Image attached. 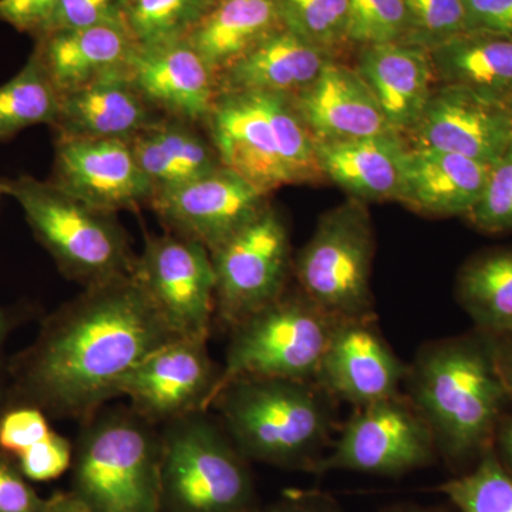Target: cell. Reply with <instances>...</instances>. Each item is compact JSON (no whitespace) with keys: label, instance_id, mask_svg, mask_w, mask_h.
<instances>
[{"label":"cell","instance_id":"obj_10","mask_svg":"<svg viewBox=\"0 0 512 512\" xmlns=\"http://www.w3.org/2000/svg\"><path fill=\"white\" fill-rule=\"evenodd\" d=\"M215 312L234 328L285 293L292 268L288 228L272 205L211 254Z\"/></svg>","mask_w":512,"mask_h":512},{"label":"cell","instance_id":"obj_48","mask_svg":"<svg viewBox=\"0 0 512 512\" xmlns=\"http://www.w3.org/2000/svg\"><path fill=\"white\" fill-rule=\"evenodd\" d=\"M393 512H434L430 510H420V508H407V510H397Z\"/></svg>","mask_w":512,"mask_h":512},{"label":"cell","instance_id":"obj_3","mask_svg":"<svg viewBox=\"0 0 512 512\" xmlns=\"http://www.w3.org/2000/svg\"><path fill=\"white\" fill-rule=\"evenodd\" d=\"M204 128L221 164L268 197L285 185L322 177L315 140L293 96L220 93Z\"/></svg>","mask_w":512,"mask_h":512},{"label":"cell","instance_id":"obj_23","mask_svg":"<svg viewBox=\"0 0 512 512\" xmlns=\"http://www.w3.org/2000/svg\"><path fill=\"white\" fill-rule=\"evenodd\" d=\"M490 165L433 148H407L399 202L423 214L453 217L473 211Z\"/></svg>","mask_w":512,"mask_h":512},{"label":"cell","instance_id":"obj_36","mask_svg":"<svg viewBox=\"0 0 512 512\" xmlns=\"http://www.w3.org/2000/svg\"><path fill=\"white\" fill-rule=\"evenodd\" d=\"M467 218L474 227L490 234L512 231V143L491 165L483 195Z\"/></svg>","mask_w":512,"mask_h":512},{"label":"cell","instance_id":"obj_14","mask_svg":"<svg viewBox=\"0 0 512 512\" xmlns=\"http://www.w3.org/2000/svg\"><path fill=\"white\" fill-rule=\"evenodd\" d=\"M49 181L111 214L150 207L154 198L130 141L121 138H56Z\"/></svg>","mask_w":512,"mask_h":512},{"label":"cell","instance_id":"obj_18","mask_svg":"<svg viewBox=\"0 0 512 512\" xmlns=\"http://www.w3.org/2000/svg\"><path fill=\"white\" fill-rule=\"evenodd\" d=\"M127 72L158 114L204 127L218 96L217 76L187 40L137 46Z\"/></svg>","mask_w":512,"mask_h":512},{"label":"cell","instance_id":"obj_47","mask_svg":"<svg viewBox=\"0 0 512 512\" xmlns=\"http://www.w3.org/2000/svg\"><path fill=\"white\" fill-rule=\"evenodd\" d=\"M9 332V319L6 313L0 309V376H2V348Z\"/></svg>","mask_w":512,"mask_h":512},{"label":"cell","instance_id":"obj_32","mask_svg":"<svg viewBox=\"0 0 512 512\" xmlns=\"http://www.w3.org/2000/svg\"><path fill=\"white\" fill-rule=\"evenodd\" d=\"M458 512H512V473L490 446L478 457L477 466L441 485Z\"/></svg>","mask_w":512,"mask_h":512},{"label":"cell","instance_id":"obj_19","mask_svg":"<svg viewBox=\"0 0 512 512\" xmlns=\"http://www.w3.org/2000/svg\"><path fill=\"white\" fill-rule=\"evenodd\" d=\"M295 103L315 143L394 131L359 72L333 59L308 89L295 96Z\"/></svg>","mask_w":512,"mask_h":512},{"label":"cell","instance_id":"obj_24","mask_svg":"<svg viewBox=\"0 0 512 512\" xmlns=\"http://www.w3.org/2000/svg\"><path fill=\"white\" fill-rule=\"evenodd\" d=\"M396 131L356 140L316 143L322 175L350 195V200L399 201L407 153Z\"/></svg>","mask_w":512,"mask_h":512},{"label":"cell","instance_id":"obj_29","mask_svg":"<svg viewBox=\"0 0 512 512\" xmlns=\"http://www.w3.org/2000/svg\"><path fill=\"white\" fill-rule=\"evenodd\" d=\"M457 298L481 332H512V249L470 259L458 274Z\"/></svg>","mask_w":512,"mask_h":512},{"label":"cell","instance_id":"obj_11","mask_svg":"<svg viewBox=\"0 0 512 512\" xmlns=\"http://www.w3.org/2000/svg\"><path fill=\"white\" fill-rule=\"evenodd\" d=\"M434 448L429 424L409 397L397 394L359 407L329 456L320 458L315 468L397 476L429 463Z\"/></svg>","mask_w":512,"mask_h":512},{"label":"cell","instance_id":"obj_39","mask_svg":"<svg viewBox=\"0 0 512 512\" xmlns=\"http://www.w3.org/2000/svg\"><path fill=\"white\" fill-rule=\"evenodd\" d=\"M72 456L69 440L52 430L46 439L18 456L19 470L32 481L55 480L70 467Z\"/></svg>","mask_w":512,"mask_h":512},{"label":"cell","instance_id":"obj_17","mask_svg":"<svg viewBox=\"0 0 512 512\" xmlns=\"http://www.w3.org/2000/svg\"><path fill=\"white\" fill-rule=\"evenodd\" d=\"M375 319L339 320L315 382L333 399L359 407L397 396L407 369L394 355Z\"/></svg>","mask_w":512,"mask_h":512},{"label":"cell","instance_id":"obj_38","mask_svg":"<svg viewBox=\"0 0 512 512\" xmlns=\"http://www.w3.org/2000/svg\"><path fill=\"white\" fill-rule=\"evenodd\" d=\"M52 433L46 414L37 407L19 406L0 416V451L18 457Z\"/></svg>","mask_w":512,"mask_h":512},{"label":"cell","instance_id":"obj_46","mask_svg":"<svg viewBox=\"0 0 512 512\" xmlns=\"http://www.w3.org/2000/svg\"><path fill=\"white\" fill-rule=\"evenodd\" d=\"M497 350L498 365L503 373L505 383L512 394V332L493 335Z\"/></svg>","mask_w":512,"mask_h":512},{"label":"cell","instance_id":"obj_33","mask_svg":"<svg viewBox=\"0 0 512 512\" xmlns=\"http://www.w3.org/2000/svg\"><path fill=\"white\" fill-rule=\"evenodd\" d=\"M286 29L312 45L332 50L346 42L350 0H279Z\"/></svg>","mask_w":512,"mask_h":512},{"label":"cell","instance_id":"obj_35","mask_svg":"<svg viewBox=\"0 0 512 512\" xmlns=\"http://www.w3.org/2000/svg\"><path fill=\"white\" fill-rule=\"evenodd\" d=\"M409 30L404 43L433 50L468 32L464 0H406Z\"/></svg>","mask_w":512,"mask_h":512},{"label":"cell","instance_id":"obj_20","mask_svg":"<svg viewBox=\"0 0 512 512\" xmlns=\"http://www.w3.org/2000/svg\"><path fill=\"white\" fill-rule=\"evenodd\" d=\"M137 92L126 69L60 96L56 138H121L130 140L160 119Z\"/></svg>","mask_w":512,"mask_h":512},{"label":"cell","instance_id":"obj_34","mask_svg":"<svg viewBox=\"0 0 512 512\" xmlns=\"http://www.w3.org/2000/svg\"><path fill=\"white\" fill-rule=\"evenodd\" d=\"M407 30L406 0H350L346 42L363 47L404 42Z\"/></svg>","mask_w":512,"mask_h":512},{"label":"cell","instance_id":"obj_37","mask_svg":"<svg viewBox=\"0 0 512 512\" xmlns=\"http://www.w3.org/2000/svg\"><path fill=\"white\" fill-rule=\"evenodd\" d=\"M124 0H60L36 39L59 30L123 23Z\"/></svg>","mask_w":512,"mask_h":512},{"label":"cell","instance_id":"obj_27","mask_svg":"<svg viewBox=\"0 0 512 512\" xmlns=\"http://www.w3.org/2000/svg\"><path fill=\"white\" fill-rule=\"evenodd\" d=\"M282 26L279 0H218L185 40L218 77Z\"/></svg>","mask_w":512,"mask_h":512},{"label":"cell","instance_id":"obj_45","mask_svg":"<svg viewBox=\"0 0 512 512\" xmlns=\"http://www.w3.org/2000/svg\"><path fill=\"white\" fill-rule=\"evenodd\" d=\"M43 512H97L94 511L86 501H83L79 495L56 494L46 500L45 511Z\"/></svg>","mask_w":512,"mask_h":512},{"label":"cell","instance_id":"obj_43","mask_svg":"<svg viewBox=\"0 0 512 512\" xmlns=\"http://www.w3.org/2000/svg\"><path fill=\"white\" fill-rule=\"evenodd\" d=\"M493 446L501 463L512 473V413L504 414L498 424Z\"/></svg>","mask_w":512,"mask_h":512},{"label":"cell","instance_id":"obj_21","mask_svg":"<svg viewBox=\"0 0 512 512\" xmlns=\"http://www.w3.org/2000/svg\"><path fill=\"white\" fill-rule=\"evenodd\" d=\"M357 72L379 103L387 123L409 134L433 93V63L429 50L410 43L363 47Z\"/></svg>","mask_w":512,"mask_h":512},{"label":"cell","instance_id":"obj_40","mask_svg":"<svg viewBox=\"0 0 512 512\" xmlns=\"http://www.w3.org/2000/svg\"><path fill=\"white\" fill-rule=\"evenodd\" d=\"M18 468L0 454V512H43L42 500Z\"/></svg>","mask_w":512,"mask_h":512},{"label":"cell","instance_id":"obj_25","mask_svg":"<svg viewBox=\"0 0 512 512\" xmlns=\"http://www.w3.org/2000/svg\"><path fill=\"white\" fill-rule=\"evenodd\" d=\"M136 47L126 26L114 23L50 33L37 39L35 50L62 96L126 69Z\"/></svg>","mask_w":512,"mask_h":512},{"label":"cell","instance_id":"obj_28","mask_svg":"<svg viewBox=\"0 0 512 512\" xmlns=\"http://www.w3.org/2000/svg\"><path fill=\"white\" fill-rule=\"evenodd\" d=\"M434 76L441 84L467 87L505 100L512 94V37L470 32L430 50Z\"/></svg>","mask_w":512,"mask_h":512},{"label":"cell","instance_id":"obj_15","mask_svg":"<svg viewBox=\"0 0 512 512\" xmlns=\"http://www.w3.org/2000/svg\"><path fill=\"white\" fill-rule=\"evenodd\" d=\"M220 372L208 355L207 340L178 338L147 356L121 384V396L148 423L174 421L205 412Z\"/></svg>","mask_w":512,"mask_h":512},{"label":"cell","instance_id":"obj_22","mask_svg":"<svg viewBox=\"0 0 512 512\" xmlns=\"http://www.w3.org/2000/svg\"><path fill=\"white\" fill-rule=\"evenodd\" d=\"M329 60V50L282 26L217 77L218 94L262 92L295 97L318 79Z\"/></svg>","mask_w":512,"mask_h":512},{"label":"cell","instance_id":"obj_41","mask_svg":"<svg viewBox=\"0 0 512 512\" xmlns=\"http://www.w3.org/2000/svg\"><path fill=\"white\" fill-rule=\"evenodd\" d=\"M60 0H0V22L37 36Z\"/></svg>","mask_w":512,"mask_h":512},{"label":"cell","instance_id":"obj_49","mask_svg":"<svg viewBox=\"0 0 512 512\" xmlns=\"http://www.w3.org/2000/svg\"><path fill=\"white\" fill-rule=\"evenodd\" d=\"M505 101V106H507L508 111H510L511 117H512V94L510 97H507Z\"/></svg>","mask_w":512,"mask_h":512},{"label":"cell","instance_id":"obj_1","mask_svg":"<svg viewBox=\"0 0 512 512\" xmlns=\"http://www.w3.org/2000/svg\"><path fill=\"white\" fill-rule=\"evenodd\" d=\"M181 338L133 275L84 288L43 323L12 365L16 402L90 419L147 356Z\"/></svg>","mask_w":512,"mask_h":512},{"label":"cell","instance_id":"obj_50","mask_svg":"<svg viewBox=\"0 0 512 512\" xmlns=\"http://www.w3.org/2000/svg\"><path fill=\"white\" fill-rule=\"evenodd\" d=\"M0 194H2V192H0Z\"/></svg>","mask_w":512,"mask_h":512},{"label":"cell","instance_id":"obj_31","mask_svg":"<svg viewBox=\"0 0 512 512\" xmlns=\"http://www.w3.org/2000/svg\"><path fill=\"white\" fill-rule=\"evenodd\" d=\"M218 0H124L123 22L137 46L187 39Z\"/></svg>","mask_w":512,"mask_h":512},{"label":"cell","instance_id":"obj_44","mask_svg":"<svg viewBox=\"0 0 512 512\" xmlns=\"http://www.w3.org/2000/svg\"><path fill=\"white\" fill-rule=\"evenodd\" d=\"M271 512H336L330 501L315 495H305V497H295L292 500L279 504Z\"/></svg>","mask_w":512,"mask_h":512},{"label":"cell","instance_id":"obj_6","mask_svg":"<svg viewBox=\"0 0 512 512\" xmlns=\"http://www.w3.org/2000/svg\"><path fill=\"white\" fill-rule=\"evenodd\" d=\"M74 458V494L97 512H161V437L136 412L90 417Z\"/></svg>","mask_w":512,"mask_h":512},{"label":"cell","instance_id":"obj_26","mask_svg":"<svg viewBox=\"0 0 512 512\" xmlns=\"http://www.w3.org/2000/svg\"><path fill=\"white\" fill-rule=\"evenodd\" d=\"M128 141L154 195L222 167L205 128L190 121L163 116Z\"/></svg>","mask_w":512,"mask_h":512},{"label":"cell","instance_id":"obj_7","mask_svg":"<svg viewBox=\"0 0 512 512\" xmlns=\"http://www.w3.org/2000/svg\"><path fill=\"white\" fill-rule=\"evenodd\" d=\"M339 320L303 293L284 295L248 316L232 330L225 365L211 402L238 379H288L315 382Z\"/></svg>","mask_w":512,"mask_h":512},{"label":"cell","instance_id":"obj_12","mask_svg":"<svg viewBox=\"0 0 512 512\" xmlns=\"http://www.w3.org/2000/svg\"><path fill=\"white\" fill-rule=\"evenodd\" d=\"M131 275L181 338L208 339L215 272L207 248L171 232L147 238Z\"/></svg>","mask_w":512,"mask_h":512},{"label":"cell","instance_id":"obj_30","mask_svg":"<svg viewBox=\"0 0 512 512\" xmlns=\"http://www.w3.org/2000/svg\"><path fill=\"white\" fill-rule=\"evenodd\" d=\"M59 110L60 93L33 50L20 72L0 86V141L39 124L55 126Z\"/></svg>","mask_w":512,"mask_h":512},{"label":"cell","instance_id":"obj_2","mask_svg":"<svg viewBox=\"0 0 512 512\" xmlns=\"http://www.w3.org/2000/svg\"><path fill=\"white\" fill-rule=\"evenodd\" d=\"M406 379L410 402L448 460L463 463L493 446L512 400L493 335L478 330L427 345Z\"/></svg>","mask_w":512,"mask_h":512},{"label":"cell","instance_id":"obj_8","mask_svg":"<svg viewBox=\"0 0 512 512\" xmlns=\"http://www.w3.org/2000/svg\"><path fill=\"white\" fill-rule=\"evenodd\" d=\"M161 494L173 512H247L254 490L227 431L197 412L161 437Z\"/></svg>","mask_w":512,"mask_h":512},{"label":"cell","instance_id":"obj_42","mask_svg":"<svg viewBox=\"0 0 512 512\" xmlns=\"http://www.w3.org/2000/svg\"><path fill=\"white\" fill-rule=\"evenodd\" d=\"M468 32L512 37V0H464Z\"/></svg>","mask_w":512,"mask_h":512},{"label":"cell","instance_id":"obj_5","mask_svg":"<svg viewBox=\"0 0 512 512\" xmlns=\"http://www.w3.org/2000/svg\"><path fill=\"white\" fill-rule=\"evenodd\" d=\"M0 192L18 202L37 241L67 278L90 288L133 274L137 255L116 214L30 175L0 180Z\"/></svg>","mask_w":512,"mask_h":512},{"label":"cell","instance_id":"obj_16","mask_svg":"<svg viewBox=\"0 0 512 512\" xmlns=\"http://www.w3.org/2000/svg\"><path fill=\"white\" fill-rule=\"evenodd\" d=\"M409 134L413 147L446 151L491 167L512 143V117L503 100L440 84Z\"/></svg>","mask_w":512,"mask_h":512},{"label":"cell","instance_id":"obj_9","mask_svg":"<svg viewBox=\"0 0 512 512\" xmlns=\"http://www.w3.org/2000/svg\"><path fill=\"white\" fill-rule=\"evenodd\" d=\"M375 235L365 204L350 200L322 215L296 258L301 292L338 320L375 319L370 275Z\"/></svg>","mask_w":512,"mask_h":512},{"label":"cell","instance_id":"obj_4","mask_svg":"<svg viewBox=\"0 0 512 512\" xmlns=\"http://www.w3.org/2000/svg\"><path fill=\"white\" fill-rule=\"evenodd\" d=\"M332 400L316 382L238 379L211 406L220 410L242 456L275 466L315 467L335 423Z\"/></svg>","mask_w":512,"mask_h":512},{"label":"cell","instance_id":"obj_13","mask_svg":"<svg viewBox=\"0 0 512 512\" xmlns=\"http://www.w3.org/2000/svg\"><path fill=\"white\" fill-rule=\"evenodd\" d=\"M269 207L268 195L222 165L214 173L154 195L150 208L171 234L212 252Z\"/></svg>","mask_w":512,"mask_h":512}]
</instances>
